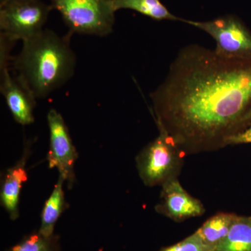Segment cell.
I'll return each instance as SVG.
<instances>
[{
    "mask_svg": "<svg viewBox=\"0 0 251 251\" xmlns=\"http://www.w3.org/2000/svg\"><path fill=\"white\" fill-rule=\"evenodd\" d=\"M64 182V179L59 176L50 196L43 208L39 232L46 237L53 235L56 223L68 206L63 190Z\"/></svg>",
    "mask_w": 251,
    "mask_h": 251,
    "instance_id": "7c38bea8",
    "label": "cell"
},
{
    "mask_svg": "<svg viewBox=\"0 0 251 251\" xmlns=\"http://www.w3.org/2000/svg\"><path fill=\"white\" fill-rule=\"evenodd\" d=\"M237 214L220 212L206 220L195 233L201 241L213 250L226 239Z\"/></svg>",
    "mask_w": 251,
    "mask_h": 251,
    "instance_id": "8fae6325",
    "label": "cell"
},
{
    "mask_svg": "<svg viewBox=\"0 0 251 251\" xmlns=\"http://www.w3.org/2000/svg\"><path fill=\"white\" fill-rule=\"evenodd\" d=\"M51 4L42 0H18L0 6L1 34L16 42L32 39L44 30Z\"/></svg>",
    "mask_w": 251,
    "mask_h": 251,
    "instance_id": "5b68a950",
    "label": "cell"
},
{
    "mask_svg": "<svg viewBox=\"0 0 251 251\" xmlns=\"http://www.w3.org/2000/svg\"><path fill=\"white\" fill-rule=\"evenodd\" d=\"M72 34L105 36L115 23L112 0H50Z\"/></svg>",
    "mask_w": 251,
    "mask_h": 251,
    "instance_id": "3957f363",
    "label": "cell"
},
{
    "mask_svg": "<svg viewBox=\"0 0 251 251\" xmlns=\"http://www.w3.org/2000/svg\"><path fill=\"white\" fill-rule=\"evenodd\" d=\"M6 0H0V5L4 4Z\"/></svg>",
    "mask_w": 251,
    "mask_h": 251,
    "instance_id": "d6986e66",
    "label": "cell"
},
{
    "mask_svg": "<svg viewBox=\"0 0 251 251\" xmlns=\"http://www.w3.org/2000/svg\"><path fill=\"white\" fill-rule=\"evenodd\" d=\"M72 36L44 29L23 42L21 52L11 58L14 75L36 99L49 97L74 76L77 61Z\"/></svg>",
    "mask_w": 251,
    "mask_h": 251,
    "instance_id": "7a4b0ae2",
    "label": "cell"
},
{
    "mask_svg": "<svg viewBox=\"0 0 251 251\" xmlns=\"http://www.w3.org/2000/svg\"><path fill=\"white\" fill-rule=\"evenodd\" d=\"M0 90L15 121L22 126L31 125L34 121V110L36 99L10 73L9 64L0 65Z\"/></svg>",
    "mask_w": 251,
    "mask_h": 251,
    "instance_id": "9c48e42d",
    "label": "cell"
},
{
    "mask_svg": "<svg viewBox=\"0 0 251 251\" xmlns=\"http://www.w3.org/2000/svg\"><path fill=\"white\" fill-rule=\"evenodd\" d=\"M251 143V126L242 133L235 135L229 140L227 145H240V144Z\"/></svg>",
    "mask_w": 251,
    "mask_h": 251,
    "instance_id": "e0dca14e",
    "label": "cell"
},
{
    "mask_svg": "<svg viewBox=\"0 0 251 251\" xmlns=\"http://www.w3.org/2000/svg\"><path fill=\"white\" fill-rule=\"evenodd\" d=\"M159 202L155 206L158 214L176 222L202 216L205 208L201 201L193 197L180 184L178 178L161 186Z\"/></svg>",
    "mask_w": 251,
    "mask_h": 251,
    "instance_id": "ba28073f",
    "label": "cell"
},
{
    "mask_svg": "<svg viewBox=\"0 0 251 251\" xmlns=\"http://www.w3.org/2000/svg\"><path fill=\"white\" fill-rule=\"evenodd\" d=\"M158 251H214V250L205 245L196 233H193L177 244L163 248Z\"/></svg>",
    "mask_w": 251,
    "mask_h": 251,
    "instance_id": "2e32d148",
    "label": "cell"
},
{
    "mask_svg": "<svg viewBox=\"0 0 251 251\" xmlns=\"http://www.w3.org/2000/svg\"><path fill=\"white\" fill-rule=\"evenodd\" d=\"M59 237L55 234L46 237L34 232L23 237L22 240L7 251H59Z\"/></svg>",
    "mask_w": 251,
    "mask_h": 251,
    "instance_id": "9a60e30c",
    "label": "cell"
},
{
    "mask_svg": "<svg viewBox=\"0 0 251 251\" xmlns=\"http://www.w3.org/2000/svg\"><path fill=\"white\" fill-rule=\"evenodd\" d=\"M18 1V0H6V1L4 3V4L1 5H4V4H6V3L9 2V1ZM1 5H0V6H1Z\"/></svg>",
    "mask_w": 251,
    "mask_h": 251,
    "instance_id": "ac0fdd59",
    "label": "cell"
},
{
    "mask_svg": "<svg viewBox=\"0 0 251 251\" xmlns=\"http://www.w3.org/2000/svg\"><path fill=\"white\" fill-rule=\"evenodd\" d=\"M185 153L165 132L145 147L135 158L138 175L149 187L163 186L176 179L182 170Z\"/></svg>",
    "mask_w": 251,
    "mask_h": 251,
    "instance_id": "277c9868",
    "label": "cell"
},
{
    "mask_svg": "<svg viewBox=\"0 0 251 251\" xmlns=\"http://www.w3.org/2000/svg\"><path fill=\"white\" fill-rule=\"evenodd\" d=\"M150 98L158 130L185 154L217 151L251 126V57L186 46Z\"/></svg>",
    "mask_w": 251,
    "mask_h": 251,
    "instance_id": "6da1fadb",
    "label": "cell"
},
{
    "mask_svg": "<svg viewBox=\"0 0 251 251\" xmlns=\"http://www.w3.org/2000/svg\"><path fill=\"white\" fill-rule=\"evenodd\" d=\"M31 141L25 145L22 157L14 166L5 172L1 179L0 201L11 220L19 216V202L23 183L27 179L26 163L31 151Z\"/></svg>",
    "mask_w": 251,
    "mask_h": 251,
    "instance_id": "30bf717a",
    "label": "cell"
},
{
    "mask_svg": "<svg viewBox=\"0 0 251 251\" xmlns=\"http://www.w3.org/2000/svg\"><path fill=\"white\" fill-rule=\"evenodd\" d=\"M184 22L209 34L216 41L214 51L221 57H251V32L237 16L227 15L204 22Z\"/></svg>",
    "mask_w": 251,
    "mask_h": 251,
    "instance_id": "8992f818",
    "label": "cell"
},
{
    "mask_svg": "<svg viewBox=\"0 0 251 251\" xmlns=\"http://www.w3.org/2000/svg\"><path fill=\"white\" fill-rule=\"evenodd\" d=\"M112 7L117 12L119 10L129 9L156 21H180L184 19L171 14L160 0H112Z\"/></svg>",
    "mask_w": 251,
    "mask_h": 251,
    "instance_id": "5bb4252c",
    "label": "cell"
},
{
    "mask_svg": "<svg viewBox=\"0 0 251 251\" xmlns=\"http://www.w3.org/2000/svg\"><path fill=\"white\" fill-rule=\"evenodd\" d=\"M214 251H251V216H237L227 237Z\"/></svg>",
    "mask_w": 251,
    "mask_h": 251,
    "instance_id": "4fadbf2b",
    "label": "cell"
},
{
    "mask_svg": "<svg viewBox=\"0 0 251 251\" xmlns=\"http://www.w3.org/2000/svg\"><path fill=\"white\" fill-rule=\"evenodd\" d=\"M49 128L50 147L47 160L50 168H56L67 183L69 189L75 184L76 149L73 143L70 133L62 115L55 109L49 110L47 115Z\"/></svg>",
    "mask_w": 251,
    "mask_h": 251,
    "instance_id": "52a82bcc",
    "label": "cell"
}]
</instances>
